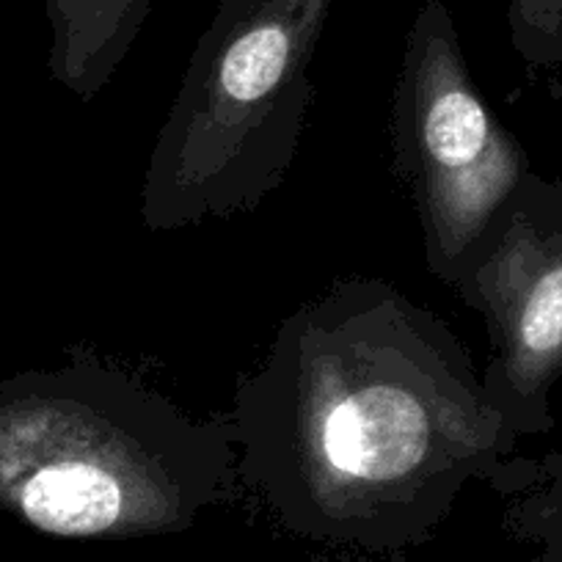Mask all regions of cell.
<instances>
[{
    "mask_svg": "<svg viewBox=\"0 0 562 562\" xmlns=\"http://www.w3.org/2000/svg\"><path fill=\"white\" fill-rule=\"evenodd\" d=\"M513 524L543 546V562H562V447L535 458V477L518 494Z\"/></svg>",
    "mask_w": 562,
    "mask_h": 562,
    "instance_id": "cell-7",
    "label": "cell"
},
{
    "mask_svg": "<svg viewBox=\"0 0 562 562\" xmlns=\"http://www.w3.org/2000/svg\"><path fill=\"white\" fill-rule=\"evenodd\" d=\"M389 144L428 270L452 288L532 166L480 91L445 0H425L405 34Z\"/></svg>",
    "mask_w": 562,
    "mask_h": 562,
    "instance_id": "cell-4",
    "label": "cell"
},
{
    "mask_svg": "<svg viewBox=\"0 0 562 562\" xmlns=\"http://www.w3.org/2000/svg\"><path fill=\"white\" fill-rule=\"evenodd\" d=\"M507 29L527 69H562V0H510Z\"/></svg>",
    "mask_w": 562,
    "mask_h": 562,
    "instance_id": "cell-8",
    "label": "cell"
},
{
    "mask_svg": "<svg viewBox=\"0 0 562 562\" xmlns=\"http://www.w3.org/2000/svg\"><path fill=\"white\" fill-rule=\"evenodd\" d=\"M50 20L47 69L80 102L97 100L127 61L155 0H45Z\"/></svg>",
    "mask_w": 562,
    "mask_h": 562,
    "instance_id": "cell-6",
    "label": "cell"
},
{
    "mask_svg": "<svg viewBox=\"0 0 562 562\" xmlns=\"http://www.w3.org/2000/svg\"><path fill=\"white\" fill-rule=\"evenodd\" d=\"M226 419L237 483L317 535L400 543L474 480L521 494L535 477L450 323L375 276L290 312Z\"/></svg>",
    "mask_w": 562,
    "mask_h": 562,
    "instance_id": "cell-1",
    "label": "cell"
},
{
    "mask_svg": "<svg viewBox=\"0 0 562 562\" xmlns=\"http://www.w3.org/2000/svg\"><path fill=\"white\" fill-rule=\"evenodd\" d=\"M485 323L483 386L518 439L554 430L562 381V180L529 171L452 284Z\"/></svg>",
    "mask_w": 562,
    "mask_h": 562,
    "instance_id": "cell-5",
    "label": "cell"
},
{
    "mask_svg": "<svg viewBox=\"0 0 562 562\" xmlns=\"http://www.w3.org/2000/svg\"><path fill=\"white\" fill-rule=\"evenodd\" d=\"M334 0H221L149 153L140 221L177 232L254 213L288 180Z\"/></svg>",
    "mask_w": 562,
    "mask_h": 562,
    "instance_id": "cell-3",
    "label": "cell"
},
{
    "mask_svg": "<svg viewBox=\"0 0 562 562\" xmlns=\"http://www.w3.org/2000/svg\"><path fill=\"white\" fill-rule=\"evenodd\" d=\"M237 485L229 419H199L130 367L75 350L0 378V507L40 532L180 529Z\"/></svg>",
    "mask_w": 562,
    "mask_h": 562,
    "instance_id": "cell-2",
    "label": "cell"
}]
</instances>
